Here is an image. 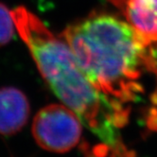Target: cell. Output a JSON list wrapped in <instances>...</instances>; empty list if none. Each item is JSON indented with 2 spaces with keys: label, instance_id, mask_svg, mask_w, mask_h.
I'll return each instance as SVG.
<instances>
[{
  "label": "cell",
  "instance_id": "277c9868",
  "mask_svg": "<svg viewBox=\"0 0 157 157\" xmlns=\"http://www.w3.org/2000/svg\"><path fill=\"white\" fill-rule=\"evenodd\" d=\"M26 95L14 87L0 88V134L13 136L20 132L29 117Z\"/></svg>",
  "mask_w": 157,
  "mask_h": 157
},
{
  "label": "cell",
  "instance_id": "8992f818",
  "mask_svg": "<svg viewBox=\"0 0 157 157\" xmlns=\"http://www.w3.org/2000/svg\"><path fill=\"white\" fill-rule=\"evenodd\" d=\"M15 29L12 10L0 3V48L13 39Z\"/></svg>",
  "mask_w": 157,
  "mask_h": 157
},
{
  "label": "cell",
  "instance_id": "7a4b0ae2",
  "mask_svg": "<svg viewBox=\"0 0 157 157\" xmlns=\"http://www.w3.org/2000/svg\"><path fill=\"white\" fill-rule=\"evenodd\" d=\"M68 44L86 77L114 101L124 104L143 91L144 68H155L151 46L126 21L110 14H95L66 28Z\"/></svg>",
  "mask_w": 157,
  "mask_h": 157
},
{
  "label": "cell",
  "instance_id": "3957f363",
  "mask_svg": "<svg viewBox=\"0 0 157 157\" xmlns=\"http://www.w3.org/2000/svg\"><path fill=\"white\" fill-rule=\"evenodd\" d=\"M82 122L64 104H50L42 108L32 123V136L44 150L63 153L80 142Z\"/></svg>",
  "mask_w": 157,
  "mask_h": 157
},
{
  "label": "cell",
  "instance_id": "6da1fadb",
  "mask_svg": "<svg viewBox=\"0 0 157 157\" xmlns=\"http://www.w3.org/2000/svg\"><path fill=\"white\" fill-rule=\"evenodd\" d=\"M12 13L16 30L54 94L104 144L118 150V130L127 122L128 110L89 81L68 44L35 14L25 7L15 8Z\"/></svg>",
  "mask_w": 157,
  "mask_h": 157
},
{
  "label": "cell",
  "instance_id": "5b68a950",
  "mask_svg": "<svg viewBox=\"0 0 157 157\" xmlns=\"http://www.w3.org/2000/svg\"><path fill=\"white\" fill-rule=\"evenodd\" d=\"M126 22L147 42H157V0H115Z\"/></svg>",
  "mask_w": 157,
  "mask_h": 157
}]
</instances>
